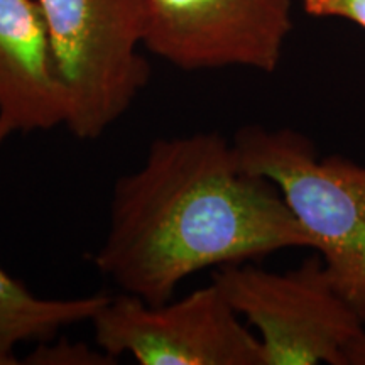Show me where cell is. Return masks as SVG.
Instances as JSON below:
<instances>
[{
  "mask_svg": "<svg viewBox=\"0 0 365 365\" xmlns=\"http://www.w3.org/2000/svg\"><path fill=\"white\" fill-rule=\"evenodd\" d=\"M303 11L313 17H339L365 29V0H301Z\"/></svg>",
  "mask_w": 365,
  "mask_h": 365,
  "instance_id": "30bf717a",
  "label": "cell"
},
{
  "mask_svg": "<svg viewBox=\"0 0 365 365\" xmlns=\"http://www.w3.org/2000/svg\"><path fill=\"white\" fill-rule=\"evenodd\" d=\"M212 281L257 330L266 365H345L346 346L365 327L336 293L319 255L282 274L232 264L217 269Z\"/></svg>",
  "mask_w": 365,
  "mask_h": 365,
  "instance_id": "277c9868",
  "label": "cell"
},
{
  "mask_svg": "<svg viewBox=\"0 0 365 365\" xmlns=\"http://www.w3.org/2000/svg\"><path fill=\"white\" fill-rule=\"evenodd\" d=\"M48 26L65 127L80 140L105 134L149 81L140 0H38Z\"/></svg>",
  "mask_w": 365,
  "mask_h": 365,
  "instance_id": "3957f363",
  "label": "cell"
},
{
  "mask_svg": "<svg viewBox=\"0 0 365 365\" xmlns=\"http://www.w3.org/2000/svg\"><path fill=\"white\" fill-rule=\"evenodd\" d=\"M0 117L14 132L65 125V91L38 0H0Z\"/></svg>",
  "mask_w": 365,
  "mask_h": 365,
  "instance_id": "52a82bcc",
  "label": "cell"
},
{
  "mask_svg": "<svg viewBox=\"0 0 365 365\" xmlns=\"http://www.w3.org/2000/svg\"><path fill=\"white\" fill-rule=\"evenodd\" d=\"M98 349L140 365H266L249 330L215 282L180 301L150 304L137 296H110L91 319Z\"/></svg>",
  "mask_w": 365,
  "mask_h": 365,
  "instance_id": "5b68a950",
  "label": "cell"
},
{
  "mask_svg": "<svg viewBox=\"0 0 365 365\" xmlns=\"http://www.w3.org/2000/svg\"><path fill=\"white\" fill-rule=\"evenodd\" d=\"M232 144L244 170L277 186L336 293L365 323V166L340 154L319 158L293 129L247 125Z\"/></svg>",
  "mask_w": 365,
  "mask_h": 365,
  "instance_id": "7a4b0ae2",
  "label": "cell"
},
{
  "mask_svg": "<svg viewBox=\"0 0 365 365\" xmlns=\"http://www.w3.org/2000/svg\"><path fill=\"white\" fill-rule=\"evenodd\" d=\"M24 364L34 365H107L115 364V359L105 354L102 349L95 350L85 344H38L33 354L24 360Z\"/></svg>",
  "mask_w": 365,
  "mask_h": 365,
  "instance_id": "9c48e42d",
  "label": "cell"
},
{
  "mask_svg": "<svg viewBox=\"0 0 365 365\" xmlns=\"http://www.w3.org/2000/svg\"><path fill=\"white\" fill-rule=\"evenodd\" d=\"M14 134L0 117V144ZM110 296L44 299L0 267V365H16V346L22 341H49L63 328L91 322Z\"/></svg>",
  "mask_w": 365,
  "mask_h": 365,
  "instance_id": "ba28073f",
  "label": "cell"
},
{
  "mask_svg": "<svg viewBox=\"0 0 365 365\" xmlns=\"http://www.w3.org/2000/svg\"><path fill=\"white\" fill-rule=\"evenodd\" d=\"M345 365H365V328L346 346Z\"/></svg>",
  "mask_w": 365,
  "mask_h": 365,
  "instance_id": "8fae6325",
  "label": "cell"
},
{
  "mask_svg": "<svg viewBox=\"0 0 365 365\" xmlns=\"http://www.w3.org/2000/svg\"><path fill=\"white\" fill-rule=\"evenodd\" d=\"M294 247L314 242L277 186L244 170L220 134L196 132L159 137L118 178L93 264L122 293L163 304L195 272Z\"/></svg>",
  "mask_w": 365,
  "mask_h": 365,
  "instance_id": "6da1fadb",
  "label": "cell"
},
{
  "mask_svg": "<svg viewBox=\"0 0 365 365\" xmlns=\"http://www.w3.org/2000/svg\"><path fill=\"white\" fill-rule=\"evenodd\" d=\"M144 48L185 71L242 66L274 73L291 29V0H140Z\"/></svg>",
  "mask_w": 365,
  "mask_h": 365,
  "instance_id": "8992f818",
  "label": "cell"
}]
</instances>
